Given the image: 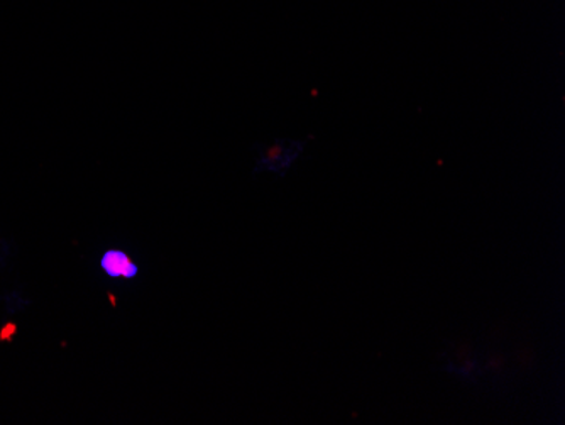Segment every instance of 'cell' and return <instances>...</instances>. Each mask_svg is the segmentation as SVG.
I'll return each instance as SVG.
<instances>
[{"label": "cell", "mask_w": 565, "mask_h": 425, "mask_svg": "<svg viewBox=\"0 0 565 425\" xmlns=\"http://www.w3.org/2000/svg\"><path fill=\"white\" fill-rule=\"evenodd\" d=\"M98 268L104 272L106 277L113 278V280H116V278L135 280V278L139 277V272H141L138 263L127 255L126 252L119 249V247H109V249L102 253L100 259H98Z\"/></svg>", "instance_id": "6da1fadb"}, {"label": "cell", "mask_w": 565, "mask_h": 425, "mask_svg": "<svg viewBox=\"0 0 565 425\" xmlns=\"http://www.w3.org/2000/svg\"><path fill=\"white\" fill-rule=\"evenodd\" d=\"M291 158L288 157V149L282 146H273L263 155L262 168H268L273 171H281L290 164Z\"/></svg>", "instance_id": "7a4b0ae2"}]
</instances>
